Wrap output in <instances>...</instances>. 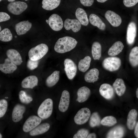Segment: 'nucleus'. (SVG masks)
<instances>
[{"label": "nucleus", "instance_id": "nucleus-9", "mask_svg": "<svg viewBox=\"0 0 138 138\" xmlns=\"http://www.w3.org/2000/svg\"><path fill=\"white\" fill-rule=\"evenodd\" d=\"M49 25L53 30L58 31L63 28V24L61 17L58 15L53 14L49 17L48 20Z\"/></svg>", "mask_w": 138, "mask_h": 138}, {"label": "nucleus", "instance_id": "nucleus-46", "mask_svg": "<svg viewBox=\"0 0 138 138\" xmlns=\"http://www.w3.org/2000/svg\"><path fill=\"white\" fill-rule=\"evenodd\" d=\"M98 2L101 3H103L106 2L108 0H96Z\"/></svg>", "mask_w": 138, "mask_h": 138}, {"label": "nucleus", "instance_id": "nucleus-17", "mask_svg": "<svg viewBox=\"0 0 138 138\" xmlns=\"http://www.w3.org/2000/svg\"><path fill=\"white\" fill-rule=\"evenodd\" d=\"M17 68V65L8 58L5 59L3 63L0 64V70L4 73L10 74L13 73Z\"/></svg>", "mask_w": 138, "mask_h": 138}, {"label": "nucleus", "instance_id": "nucleus-2", "mask_svg": "<svg viewBox=\"0 0 138 138\" xmlns=\"http://www.w3.org/2000/svg\"><path fill=\"white\" fill-rule=\"evenodd\" d=\"M48 50V47L46 44H39L29 50L28 53L29 59L33 61L39 60L47 53Z\"/></svg>", "mask_w": 138, "mask_h": 138}, {"label": "nucleus", "instance_id": "nucleus-16", "mask_svg": "<svg viewBox=\"0 0 138 138\" xmlns=\"http://www.w3.org/2000/svg\"><path fill=\"white\" fill-rule=\"evenodd\" d=\"M7 58L16 65H20L23 62L22 58L19 53L13 49L8 50L6 52Z\"/></svg>", "mask_w": 138, "mask_h": 138}, {"label": "nucleus", "instance_id": "nucleus-34", "mask_svg": "<svg viewBox=\"0 0 138 138\" xmlns=\"http://www.w3.org/2000/svg\"><path fill=\"white\" fill-rule=\"evenodd\" d=\"M13 36L10 30L5 28L0 32V40L3 42H7L11 41Z\"/></svg>", "mask_w": 138, "mask_h": 138}, {"label": "nucleus", "instance_id": "nucleus-19", "mask_svg": "<svg viewBox=\"0 0 138 138\" xmlns=\"http://www.w3.org/2000/svg\"><path fill=\"white\" fill-rule=\"evenodd\" d=\"M38 79L35 75H30L24 78L22 81L21 87L25 88L32 89L37 85Z\"/></svg>", "mask_w": 138, "mask_h": 138}, {"label": "nucleus", "instance_id": "nucleus-42", "mask_svg": "<svg viewBox=\"0 0 138 138\" xmlns=\"http://www.w3.org/2000/svg\"><path fill=\"white\" fill-rule=\"evenodd\" d=\"M10 18V16L7 13L3 12H0V22L7 21L9 20Z\"/></svg>", "mask_w": 138, "mask_h": 138}, {"label": "nucleus", "instance_id": "nucleus-38", "mask_svg": "<svg viewBox=\"0 0 138 138\" xmlns=\"http://www.w3.org/2000/svg\"><path fill=\"white\" fill-rule=\"evenodd\" d=\"M8 103L7 101L4 99L0 100V117H3L6 113L7 109Z\"/></svg>", "mask_w": 138, "mask_h": 138}, {"label": "nucleus", "instance_id": "nucleus-28", "mask_svg": "<svg viewBox=\"0 0 138 138\" xmlns=\"http://www.w3.org/2000/svg\"><path fill=\"white\" fill-rule=\"evenodd\" d=\"M50 127L48 123H42L30 131L29 134L31 136H34L42 134L48 131Z\"/></svg>", "mask_w": 138, "mask_h": 138}, {"label": "nucleus", "instance_id": "nucleus-18", "mask_svg": "<svg viewBox=\"0 0 138 138\" xmlns=\"http://www.w3.org/2000/svg\"><path fill=\"white\" fill-rule=\"evenodd\" d=\"M32 24L28 20L21 21L16 24L15 27V30L19 35L24 34L31 28Z\"/></svg>", "mask_w": 138, "mask_h": 138}, {"label": "nucleus", "instance_id": "nucleus-21", "mask_svg": "<svg viewBox=\"0 0 138 138\" xmlns=\"http://www.w3.org/2000/svg\"><path fill=\"white\" fill-rule=\"evenodd\" d=\"M90 93V90L88 87L85 86L81 87L77 92V101L80 103L85 101L89 97Z\"/></svg>", "mask_w": 138, "mask_h": 138}, {"label": "nucleus", "instance_id": "nucleus-4", "mask_svg": "<svg viewBox=\"0 0 138 138\" xmlns=\"http://www.w3.org/2000/svg\"><path fill=\"white\" fill-rule=\"evenodd\" d=\"M121 65V61L119 58L112 56L106 57L103 60L102 65L105 70L110 72L118 70Z\"/></svg>", "mask_w": 138, "mask_h": 138}, {"label": "nucleus", "instance_id": "nucleus-39", "mask_svg": "<svg viewBox=\"0 0 138 138\" xmlns=\"http://www.w3.org/2000/svg\"><path fill=\"white\" fill-rule=\"evenodd\" d=\"M88 130L85 129H82L79 130L73 136V138H86L88 135Z\"/></svg>", "mask_w": 138, "mask_h": 138}, {"label": "nucleus", "instance_id": "nucleus-7", "mask_svg": "<svg viewBox=\"0 0 138 138\" xmlns=\"http://www.w3.org/2000/svg\"><path fill=\"white\" fill-rule=\"evenodd\" d=\"M64 70L68 79H73L76 76L77 70L76 65L70 59H66L64 61Z\"/></svg>", "mask_w": 138, "mask_h": 138}, {"label": "nucleus", "instance_id": "nucleus-24", "mask_svg": "<svg viewBox=\"0 0 138 138\" xmlns=\"http://www.w3.org/2000/svg\"><path fill=\"white\" fill-rule=\"evenodd\" d=\"M99 74V72L97 69L95 68L91 69L85 74L84 79L87 82L94 83L98 80Z\"/></svg>", "mask_w": 138, "mask_h": 138}, {"label": "nucleus", "instance_id": "nucleus-11", "mask_svg": "<svg viewBox=\"0 0 138 138\" xmlns=\"http://www.w3.org/2000/svg\"><path fill=\"white\" fill-rule=\"evenodd\" d=\"M99 92L102 97L108 100L111 99L114 95L113 88L111 85L107 83L103 84L100 86Z\"/></svg>", "mask_w": 138, "mask_h": 138}, {"label": "nucleus", "instance_id": "nucleus-1", "mask_svg": "<svg viewBox=\"0 0 138 138\" xmlns=\"http://www.w3.org/2000/svg\"><path fill=\"white\" fill-rule=\"evenodd\" d=\"M77 43V41L74 38L64 37L58 39L55 45L54 50L57 53H64L74 49Z\"/></svg>", "mask_w": 138, "mask_h": 138}, {"label": "nucleus", "instance_id": "nucleus-47", "mask_svg": "<svg viewBox=\"0 0 138 138\" xmlns=\"http://www.w3.org/2000/svg\"><path fill=\"white\" fill-rule=\"evenodd\" d=\"M136 95L137 98L138 99V88H137L136 91Z\"/></svg>", "mask_w": 138, "mask_h": 138}, {"label": "nucleus", "instance_id": "nucleus-15", "mask_svg": "<svg viewBox=\"0 0 138 138\" xmlns=\"http://www.w3.org/2000/svg\"><path fill=\"white\" fill-rule=\"evenodd\" d=\"M64 27L67 30L71 29L73 32H76L78 31L81 27V24L76 19H67L65 21Z\"/></svg>", "mask_w": 138, "mask_h": 138}, {"label": "nucleus", "instance_id": "nucleus-25", "mask_svg": "<svg viewBox=\"0 0 138 138\" xmlns=\"http://www.w3.org/2000/svg\"><path fill=\"white\" fill-rule=\"evenodd\" d=\"M89 21L93 26H96L100 29L103 30L106 28V25L101 19L96 15L91 14L89 16Z\"/></svg>", "mask_w": 138, "mask_h": 138}, {"label": "nucleus", "instance_id": "nucleus-30", "mask_svg": "<svg viewBox=\"0 0 138 138\" xmlns=\"http://www.w3.org/2000/svg\"><path fill=\"white\" fill-rule=\"evenodd\" d=\"M61 0H43L42 7L47 10H52L57 8Z\"/></svg>", "mask_w": 138, "mask_h": 138}, {"label": "nucleus", "instance_id": "nucleus-44", "mask_svg": "<svg viewBox=\"0 0 138 138\" xmlns=\"http://www.w3.org/2000/svg\"><path fill=\"white\" fill-rule=\"evenodd\" d=\"M134 134L135 136L138 138V122L135 127Z\"/></svg>", "mask_w": 138, "mask_h": 138}, {"label": "nucleus", "instance_id": "nucleus-32", "mask_svg": "<svg viewBox=\"0 0 138 138\" xmlns=\"http://www.w3.org/2000/svg\"><path fill=\"white\" fill-rule=\"evenodd\" d=\"M129 61L132 66L138 65V47H135L131 49L129 55Z\"/></svg>", "mask_w": 138, "mask_h": 138}, {"label": "nucleus", "instance_id": "nucleus-37", "mask_svg": "<svg viewBox=\"0 0 138 138\" xmlns=\"http://www.w3.org/2000/svg\"><path fill=\"white\" fill-rule=\"evenodd\" d=\"M19 97L20 101L24 103H29L33 100L31 97L28 96L25 92L23 90L20 91L19 94Z\"/></svg>", "mask_w": 138, "mask_h": 138}, {"label": "nucleus", "instance_id": "nucleus-49", "mask_svg": "<svg viewBox=\"0 0 138 138\" xmlns=\"http://www.w3.org/2000/svg\"><path fill=\"white\" fill-rule=\"evenodd\" d=\"M0 138H2V134H1V133L0 134Z\"/></svg>", "mask_w": 138, "mask_h": 138}, {"label": "nucleus", "instance_id": "nucleus-52", "mask_svg": "<svg viewBox=\"0 0 138 138\" xmlns=\"http://www.w3.org/2000/svg\"><path fill=\"white\" fill-rule=\"evenodd\" d=\"M25 1H28V0H25Z\"/></svg>", "mask_w": 138, "mask_h": 138}, {"label": "nucleus", "instance_id": "nucleus-6", "mask_svg": "<svg viewBox=\"0 0 138 138\" xmlns=\"http://www.w3.org/2000/svg\"><path fill=\"white\" fill-rule=\"evenodd\" d=\"M91 114L90 110L87 108L81 109L77 112L74 118L75 123L78 125H82L86 123Z\"/></svg>", "mask_w": 138, "mask_h": 138}, {"label": "nucleus", "instance_id": "nucleus-53", "mask_svg": "<svg viewBox=\"0 0 138 138\" xmlns=\"http://www.w3.org/2000/svg\"><path fill=\"white\" fill-rule=\"evenodd\" d=\"M2 0H0V1L1 2Z\"/></svg>", "mask_w": 138, "mask_h": 138}, {"label": "nucleus", "instance_id": "nucleus-41", "mask_svg": "<svg viewBox=\"0 0 138 138\" xmlns=\"http://www.w3.org/2000/svg\"><path fill=\"white\" fill-rule=\"evenodd\" d=\"M124 5L127 7H130L135 5L138 2V0H123Z\"/></svg>", "mask_w": 138, "mask_h": 138}, {"label": "nucleus", "instance_id": "nucleus-33", "mask_svg": "<svg viewBox=\"0 0 138 138\" xmlns=\"http://www.w3.org/2000/svg\"><path fill=\"white\" fill-rule=\"evenodd\" d=\"M91 59L89 56H86L80 60L78 64L79 70L83 72L86 71L89 68Z\"/></svg>", "mask_w": 138, "mask_h": 138}, {"label": "nucleus", "instance_id": "nucleus-22", "mask_svg": "<svg viewBox=\"0 0 138 138\" xmlns=\"http://www.w3.org/2000/svg\"><path fill=\"white\" fill-rule=\"evenodd\" d=\"M112 86L118 96H121L125 93L126 87L124 81L122 79L117 78L113 83Z\"/></svg>", "mask_w": 138, "mask_h": 138}, {"label": "nucleus", "instance_id": "nucleus-50", "mask_svg": "<svg viewBox=\"0 0 138 138\" xmlns=\"http://www.w3.org/2000/svg\"><path fill=\"white\" fill-rule=\"evenodd\" d=\"M8 98V97H5V98H6V99Z\"/></svg>", "mask_w": 138, "mask_h": 138}, {"label": "nucleus", "instance_id": "nucleus-36", "mask_svg": "<svg viewBox=\"0 0 138 138\" xmlns=\"http://www.w3.org/2000/svg\"><path fill=\"white\" fill-rule=\"evenodd\" d=\"M117 123L116 118L112 116L104 117L101 120L100 124L102 125L108 126H111Z\"/></svg>", "mask_w": 138, "mask_h": 138}, {"label": "nucleus", "instance_id": "nucleus-51", "mask_svg": "<svg viewBox=\"0 0 138 138\" xmlns=\"http://www.w3.org/2000/svg\"><path fill=\"white\" fill-rule=\"evenodd\" d=\"M0 31H1V26H0Z\"/></svg>", "mask_w": 138, "mask_h": 138}, {"label": "nucleus", "instance_id": "nucleus-20", "mask_svg": "<svg viewBox=\"0 0 138 138\" xmlns=\"http://www.w3.org/2000/svg\"><path fill=\"white\" fill-rule=\"evenodd\" d=\"M125 133L124 128L120 125H118L110 130L107 134L108 138H120L122 137Z\"/></svg>", "mask_w": 138, "mask_h": 138}, {"label": "nucleus", "instance_id": "nucleus-13", "mask_svg": "<svg viewBox=\"0 0 138 138\" xmlns=\"http://www.w3.org/2000/svg\"><path fill=\"white\" fill-rule=\"evenodd\" d=\"M25 106L20 104H16L13 108L12 119L13 122H17L20 121L22 118L23 114L25 111Z\"/></svg>", "mask_w": 138, "mask_h": 138}, {"label": "nucleus", "instance_id": "nucleus-45", "mask_svg": "<svg viewBox=\"0 0 138 138\" xmlns=\"http://www.w3.org/2000/svg\"><path fill=\"white\" fill-rule=\"evenodd\" d=\"M86 138H96V135L94 133H91L88 135Z\"/></svg>", "mask_w": 138, "mask_h": 138}, {"label": "nucleus", "instance_id": "nucleus-40", "mask_svg": "<svg viewBox=\"0 0 138 138\" xmlns=\"http://www.w3.org/2000/svg\"><path fill=\"white\" fill-rule=\"evenodd\" d=\"M39 61H33L29 59L27 62V66L29 70H34L38 66Z\"/></svg>", "mask_w": 138, "mask_h": 138}, {"label": "nucleus", "instance_id": "nucleus-27", "mask_svg": "<svg viewBox=\"0 0 138 138\" xmlns=\"http://www.w3.org/2000/svg\"><path fill=\"white\" fill-rule=\"evenodd\" d=\"M124 47L122 42L119 41H116L109 49L108 54L111 56L117 55L122 52Z\"/></svg>", "mask_w": 138, "mask_h": 138}, {"label": "nucleus", "instance_id": "nucleus-8", "mask_svg": "<svg viewBox=\"0 0 138 138\" xmlns=\"http://www.w3.org/2000/svg\"><path fill=\"white\" fill-rule=\"evenodd\" d=\"M42 119L35 115L30 116L26 121L23 126L24 132L30 131L38 125L41 122Z\"/></svg>", "mask_w": 138, "mask_h": 138}, {"label": "nucleus", "instance_id": "nucleus-29", "mask_svg": "<svg viewBox=\"0 0 138 138\" xmlns=\"http://www.w3.org/2000/svg\"><path fill=\"white\" fill-rule=\"evenodd\" d=\"M60 71H54L47 78L45 84L48 87H52L55 85L59 81L60 78Z\"/></svg>", "mask_w": 138, "mask_h": 138}, {"label": "nucleus", "instance_id": "nucleus-14", "mask_svg": "<svg viewBox=\"0 0 138 138\" xmlns=\"http://www.w3.org/2000/svg\"><path fill=\"white\" fill-rule=\"evenodd\" d=\"M136 25L133 22H130L128 25L126 33V41L128 44H132L134 42L136 35Z\"/></svg>", "mask_w": 138, "mask_h": 138}, {"label": "nucleus", "instance_id": "nucleus-26", "mask_svg": "<svg viewBox=\"0 0 138 138\" xmlns=\"http://www.w3.org/2000/svg\"><path fill=\"white\" fill-rule=\"evenodd\" d=\"M75 15L76 18L80 24L84 26H87L89 24L87 15L83 9L78 8L76 10Z\"/></svg>", "mask_w": 138, "mask_h": 138}, {"label": "nucleus", "instance_id": "nucleus-12", "mask_svg": "<svg viewBox=\"0 0 138 138\" xmlns=\"http://www.w3.org/2000/svg\"><path fill=\"white\" fill-rule=\"evenodd\" d=\"M70 95L67 90H63L62 93L59 105V110L62 112L66 111L68 109L70 103Z\"/></svg>", "mask_w": 138, "mask_h": 138}, {"label": "nucleus", "instance_id": "nucleus-23", "mask_svg": "<svg viewBox=\"0 0 138 138\" xmlns=\"http://www.w3.org/2000/svg\"><path fill=\"white\" fill-rule=\"evenodd\" d=\"M137 115V112L134 109H131L129 112L127 118L126 125L129 130H132L135 128Z\"/></svg>", "mask_w": 138, "mask_h": 138}, {"label": "nucleus", "instance_id": "nucleus-5", "mask_svg": "<svg viewBox=\"0 0 138 138\" xmlns=\"http://www.w3.org/2000/svg\"><path fill=\"white\" fill-rule=\"evenodd\" d=\"M28 7L25 2L20 1L11 2L7 5L8 10L10 13L15 15L20 14L25 10Z\"/></svg>", "mask_w": 138, "mask_h": 138}, {"label": "nucleus", "instance_id": "nucleus-35", "mask_svg": "<svg viewBox=\"0 0 138 138\" xmlns=\"http://www.w3.org/2000/svg\"><path fill=\"white\" fill-rule=\"evenodd\" d=\"M101 121L100 118L98 113L96 112H94L90 117L89 125L91 127L98 126L100 124Z\"/></svg>", "mask_w": 138, "mask_h": 138}, {"label": "nucleus", "instance_id": "nucleus-48", "mask_svg": "<svg viewBox=\"0 0 138 138\" xmlns=\"http://www.w3.org/2000/svg\"><path fill=\"white\" fill-rule=\"evenodd\" d=\"M9 2H13L15 1V0H7Z\"/></svg>", "mask_w": 138, "mask_h": 138}, {"label": "nucleus", "instance_id": "nucleus-43", "mask_svg": "<svg viewBox=\"0 0 138 138\" xmlns=\"http://www.w3.org/2000/svg\"><path fill=\"white\" fill-rule=\"evenodd\" d=\"M81 3L85 6H91L94 2V0H80Z\"/></svg>", "mask_w": 138, "mask_h": 138}, {"label": "nucleus", "instance_id": "nucleus-10", "mask_svg": "<svg viewBox=\"0 0 138 138\" xmlns=\"http://www.w3.org/2000/svg\"><path fill=\"white\" fill-rule=\"evenodd\" d=\"M105 15L106 18L113 26L118 27L121 23L122 20L121 17L112 11L107 10Z\"/></svg>", "mask_w": 138, "mask_h": 138}, {"label": "nucleus", "instance_id": "nucleus-3", "mask_svg": "<svg viewBox=\"0 0 138 138\" xmlns=\"http://www.w3.org/2000/svg\"><path fill=\"white\" fill-rule=\"evenodd\" d=\"M53 109V102L52 99L48 98L44 100L39 107L37 114L42 119L49 117L52 114Z\"/></svg>", "mask_w": 138, "mask_h": 138}, {"label": "nucleus", "instance_id": "nucleus-31", "mask_svg": "<svg viewBox=\"0 0 138 138\" xmlns=\"http://www.w3.org/2000/svg\"><path fill=\"white\" fill-rule=\"evenodd\" d=\"M101 47L98 42L95 41L93 43L91 47V54L95 60H99L101 56Z\"/></svg>", "mask_w": 138, "mask_h": 138}]
</instances>
